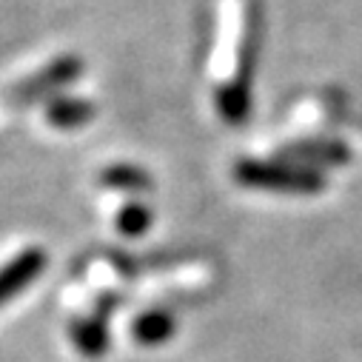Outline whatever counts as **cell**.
Listing matches in <instances>:
<instances>
[{
	"label": "cell",
	"mask_w": 362,
	"mask_h": 362,
	"mask_svg": "<svg viewBox=\"0 0 362 362\" xmlns=\"http://www.w3.org/2000/svg\"><path fill=\"white\" fill-rule=\"evenodd\" d=\"M234 180L245 189H259L271 194H320L325 189V174L288 163V160H240L234 165Z\"/></svg>",
	"instance_id": "cell-1"
},
{
	"label": "cell",
	"mask_w": 362,
	"mask_h": 362,
	"mask_svg": "<svg viewBox=\"0 0 362 362\" xmlns=\"http://www.w3.org/2000/svg\"><path fill=\"white\" fill-rule=\"evenodd\" d=\"M80 74H83V57L80 54H57L54 60H49L37 71H32V74L21 77L18 83H12L6 88L4 100L12 109H26V106H35V103H49V100L60 98L63 88L71 86Z\"/></svg>",
	"instance_id": "cell-2"
},
{
	"label": "cell",
	"mask_w": 362,
	"mask_h": 362,
	"mask_svg": "<svg viewBox=\"0 0 362 362\" xmlns=\"http://www.w3.org/2000/svg\"><path fill=\"white\" fill-rule=\"evenodd\" d=\"M46 265V251L43 248H26L18 257H12L4 268H0V305L18 297L23 288H29Z\"/></svg>",
	"instance_id": "cell-3"
},
{
	"label": "cell",
	"mask_w": 362,
	"mask_h": 362,
	"mask_svg": "<svg viewBox=\"0 0 362 362\" xmlns=\"http://www.w3.org/2000/svg\"><path fill=\"white\" fill-rule=\"evenodd\" d=\"M280 160L305 165V168H331V165H342L351 160V148L334 140H300V143H288L280 151Z\"/></svg>",
	"instance_id": "cell-4"
},
{
	"label": "cell",
	"mask_w": 362,
	"mask_h": 362,
	"mask_svg": "<svg viewBox=\"0 0 362 362\" xmlns=\"http://www.w3.org/2000/svg\"><path fill=\"white\" fill-rule=\"evenodd\" d=\"M95 115H98V106L92 100L74 98V95L71 98L69 95H60V98H54V100L46 103V120H49V126L63 129V132L86 126Z\"/></svg>",
	"instance_id": "cell-5"
},
{
	"label": "cell",
	"mask_w": 362,
	"mask_h": 362,
	"mask_svg": "<svg viewBox=\"0 0 362 362\" xmlns=\"http://www.w3.org/2000/svg\"><path fill=\"white\" fill-rule=\"evenodd\" d=\"M98 183L112 192H129V194H143L154 186V180L146 168L134 163H112L98 174Z\"/></svg>",
	"instance_id": "cell-6"
},
{
	"label": "cell",
	"mask_w": 362,
	"mask_h": 362,
	"mask_svg": "<svg viewBox=\"0 0 362 362\" xmlns=\"http://www.w3.org/2000/svg\"><path fill=\"white\" fill-rule=\"evenodd\" d=\"M69 334H71V339L83 356H103V351L109 348V331H106V322L100 314L74 320Z\"/></svg>",
	"instance_id": "cell-7"
},
{
	"label": "cell",
	"mask_w": 362,
	"mask_h": 362,
	"mask_svg": "<svg viewBox=\"0 0 362 362\" xmlns=\"http://www.w3.org/2000/svg\"><path fill=\"white\" fill-rule=\"evenodd\" d=\"M174 328H177V322H174L171 311L154 308V311L140 314L132 322V337L143 345H160V342H168L174 337Z\"/></svg>",
	"instance_id": "cell-8"
},
{
	"label": "cell",
	"mask_w": 362,
	"mask_h": 362,
	"mask_svg": "<svg viewBox=\"0 0 362 362\" xmlns=\"http://www.w3.org/2000/svg\"><path fill=\"white\" fill-rule=\"evenodd\" d=\"M217 109H220L226 123H231V126L243 123L248 117V112H251V86L228 80L217 92Z\"/></svg>",
	"instance_id": "cell-9"
},
{
	"label": "cell",
	"mask_w": 362,
	"mask_h": 362,
	"mask_svg": "<svg viewBox=\"0 0 362 362\" xmlns=\"http://www.w3.org/2000/svg\"><path fill=\"white\" fill-rule=\"evenodd\" d=\"M151 220H154L151 209H148L146 203H140V200H132V203H126V206L117 211L115 226H117V231L126 234V237H140V234H146V231L151 228Z\"/></svg>",
	"instance_id": "cell-10"
}]
</instances>
